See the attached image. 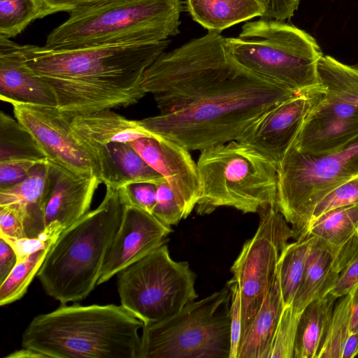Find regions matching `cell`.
<instances>
[{
  "instance_id": "1",
  "label": "cell",
  "mask_w": 358,
  "mask_h": 358,
  "mask_svg": "<svg viewBox=\"0 0 358 358\" xmlns=\"http://www.w3.org/2000/svg\"><path fill=\"white\" fill-rule=\"evenodd\" d=\"M170 43L113 44L66 50L20 45L28 66L52 88L58 110L75 116L138 103L145 71Z\"/></svg>"
},
{
  "instance_id": "2",
  "label": "cell",
  "mask_w": 358,
  "mask_h": 358,
  "mask_svg": "<svg viewBox=\"0 0 358 358\" xmlns=\"http://www.w3.org/2000/svg\"><path fill=\"white\" fill-rule=\"evenodd\" d=\"M296 93L243 67L206 96L176 111L139 120L189 151L237 141L256 120Z\"/></svg>"
},
{
  "instance_id": "3",
  "label": "cell",
  "mask_w": 358,
  "mask_h": 358,
  "mask_svg": "<svg viewBox=\"0 0 358 358\" xmlns=\"http://www.w3.org/2000/svg\"><path fill=\"white\" fill-rule=\"evenodd\" d=\"M143 327L121 305L62 304L34 317L21 344L45 358H141Z\"/></svg>"
},
{
  "instance_id": "4",
  "label": "cell",
  "mask_w": 358,
  "mask_h": 358,
  "mask_svg": "<svg viewBox=\"0 0 358 358\" xmlns=\"http://www.w3.org/2000/svg\"><path fill=\"white\" fill-rule=\"evenodd\" d=\"M106 187L99 206L59 235L37 273L45 292L62 304L85 299L98 285L123 210L117 189Z\"/></svg>"
},
{
  "instance_id": "5",
  "label": "cell",
  "mask_w": 358,
  "mask_h": 358,
  "mask_svg": "<svg viewBox=\"0 0 358 358\" xmlns=\"http://www.w3.org/2000/svg\"><path fill=\"white\" fill-rule=\"evenodd\" d=\"M181 10L180 0H110L70 12L44 47L66 50L166 40L179 33Z\"/></svg>"
},
{
  "instance_id": "6",
  "label": "cell",
  "mask_w": 358,
  "mask_h": 358,
  "mask_svg": "<svg viewBox=\"0 0 358 358\" xmlns=\"http://www.w3.org/2000/svg\"><path fill=\"white\" fill-rule=\"evenodd\" d=\"M243 67L229 51L225 38L208 31L162 52L145 71L141 86L152 95L160 114H167L206 96Z\"/></svg>"
},
{
  "instance_id": "7",
  "label": "cell",
  "mask_w": 358,
  "mask_h": 358,
  "mask_svg": "<svg viewBox=\"0 0 358 358\" xmlns=\"http://www.w3.org/2000/svg\"><path fill=\"white\" fill-rule=\"evenodd\" d=\"M225 41L241 65L295 93L322 85L317 70L321 48L294 25L262 18L245 23L238 37Z\"/></svg>"
},
{
  "instance_id": "8",
  "label": "cell",
  "mask_w": 358,
  "mask_h": 358,
  "mask_svg": "<svg viewBox=\"0 0 358 358\" xmlns=\"http://www.w3.org/2000/svg\"><path fill=\"white\" fill-rule=\"evenodd\" d=\"M200 152L196 164L201 190L197 213L209 214L222 206L257 213L263 206L276 201L275 162L237 141Z\"/></svg>"
},
{
  "instance_id": "9",
  "label": "cell",
  "mask_w": 358,
  "mask_h": 358,
  "mask_svg": "<svg viewBox=\"0 0 358 358\" xmlns=\"http://www.w3.org/2000/svg\"><path fill=\"white\" fill-rule=\"evenodd\" d=\"M231 292L219 291L143 326L141 358H229Z\"/></svg>"
},
{
  "instance_id": "10",
  "label": "cell",
  "mask_w": 358,
  "mask_h": 358,
  "mask_svg": "<svg viewBox=\"0 0 358 358\" xmlns=\"http://www.w3.org/2000/svg\"><path fill=\"white\" fill-rule=\"evenodd\" d=\"M277 204L294 239L307 235L313 213L333 189L358 176V137L330 154L310 155L290 145L278 164Z\"/></svg>"
},
{
  "instance_id": "11",
  "label": "cell",
  "mask_w": 358,
  "mask_h": 358,
  "mask_svg": "<svg viewBox=\"0 0 358 358\" xmlns=\"http://www.w3.org/2000/svg\"><path fill=\"white\" fill-rule=\"evenodd\" d=\"M120 305L143 326L166 319L195 301L196 275L176 262L165 244L117 274Z\"/></svg>"
},
{
  "instance_id": "12",
  "label": "cell",
  "mask_w": 358,
  "mask_h": 358,
  "mask_svg": "<svg viewBox=\"0 0 358 358\" xmlns=\"http://www.w3.org/2000/svg\"><path fill=\"white\" fill-rule=\"evenodd\" d=\"M257 213V231L245 242L231 268V278L238 282L241 292V340L275 280L282 253L294 238L276 201L263 206Z\"/></svg>"
},
{
  "instance_id": "13",
  "label": "cell",
  "mask_w": 358,
  "mask_h": 358,
  "mask_svg": "<svg viewBox=\"0 0 358 358\" xmlns=\"http://www.w3.org/2000/svg\"><path fill=\"white\" fill-rule=\"evenodd\" d=\"M11 105L15 119L31 134L50 162L79 176L99 177L94 159L73 132L71 119L57 107Z\"/></svg>"
},
{
  "instance_id": "14",
  "label": "cell",
  "mask_w": 358,
  "mask_h": 358,
  "mask_svg": "<svg viewBox=\"0 0 358 358\" xmlns=\"http://www.w3.org/2000/svg\"><path fill=\"white\" fill-rule=\"evenodd\" d=\"M324 96L322 85L296 93L266 110L237 141L250 146L278 164L307 116Z\"/></svg>"
},
{
  "instance_id": "15",
  "label": "cell",
  "mask_w": 358,
  "mask_h": 358,
  "mask_svg": "<svg viewBox=\"0 0 358 358\" xmlns=\"http://www.w3.org/2000/svg\"><path fill=\"white\" fill-rule=\"evenodd\" d=\"M171 231L170 226L152 214L123 205L122 219L108 250L98 285L165 244Z\"/></svg>"
},
{
  "instance_id": "16",
  "label": "cell",
  "mask_w": 358,
  "mask_h": 358,
  "mask_svg": "<svg viewBox=\"0 0 358 358\" xmlns=\"http://www.w3.org/2000/svg\"><path fill=\"white\" fill-rule=\"evenodd\" d=\"M129 143L152 169L164 178L186 218L196 207L201 190L197 164L189 151L158 134Z\"/></svg>"
},
{
  "instance_id": "17",
  "label": "cell",
  "mask_w": 358,
  "mask_h": 358,
  "mask_svg": "<svg viewBox=\"0 0 358 358\" xmlns=\"http://www.w3.org/2000/svg\"><path fill=\"white\" fill-rule=\"evenodd\" d=\"M358 137V106L327 98L304 120L292 143L300 152L322 155L334 152Z\"/></svg>"
},
{
  "instance_id": "18",
  "label": "cell",
  "mask_w": 358,
  "mask_h": 358,
  "mask_svg": "<svg viewBox=\"0 0 358 358\" xmlns=\"http://www.w3.org/2000/svg\"><path fill=\"white\" fill-rule=\"evenodd\" d=\"M51 187L44 208V230L38 236L56 241L90 208L94 194L102 183L96 176H77L50 162Z\"/></svg>"
},
{
  "instance_id": "19",
  "label": "cell",
  "mask_w": 358,
  "mask_h": 358,
  "mask_svg": "<svg viewBox=\"0 0 358 358\" xmlns=\"http://www.w3.org/2000/svg\"><path fill=\"white\" fill-rule=\"evenodd\" d=\"M0 99L57 107L51 86L27 64L20 45L0 36Z\"/></svg>"
},
{
  "instance_id": "20",
  "label": "cell",
  "mask_w": 358,
  "mask_h": 358,
  "mask_svg": "<svg viewBox=\"0 0 358 358\" xmlns=\"http://www.w3.org/2000/svg\"><path fill=\"white\" fill-rule=\"evenodd\" d=\"M106 187L118 189L131 182H147L155 185L165 180L152 169L129 143H110L89 150Z\"/></svg>"
},
{
  "instance_id": "21",
  "label": "cell",
  "mask_w": 358,
  "mask_h": 358,
  "mask_svg": "<svg viewBox=\"0 0 358 358\" xmlns=\"http://www.w3.org/2000/svg\"><path fill=\"white\" fill-rule=\"evenodd\" d=\"M355 236L340 248L329 246L317 238L292 303L296 312L301 313L309 303L328 294L338 276Z\"/></svg>"
},
{
  "instance_id": "22",
  "label": "cell",
  "mask_w": 358,
  "mask_h": 358,
  "mask_svg": "<svg viewBox=\"0 0 358 358\" xmlns=\"http://www.w3.org/2000/svg\"><path fill=\"white\" fill-rule=\"evenodd\" d=\"M50 162L36 164L22 182L0 189V206H9L22 215L28 237L44 230V208L50 187Z\"/></svg>"
},
{
  "instance_id": "23",
  "label": "cell",
  "mask_w": 358,
  "mask_h": 358,
  "mask_svg": "<svg viewBox=\"0 0 358 358\" xmlns=\"http://www.w3.org/2000/svg\"><path fill=\"white\" fill-rule=\"evenodd\" d=\"M71 126L88 150L110 143H130L155 136L139 120H129L110 109L75 116L71 119Z\"/></svg>"
},
{
  "instance_id": "24",
  "label": "cell",
  "mask_w": 358,
  "mask_h": 358,
  "mask_svg": "<svg viewBox=\"0 0 358 358\" xmlns=\"http://www.w3.org/2000/svg\"><path fill=\"white\" fill-rule=\"evenodd\" d=\"M283 308L278 267L272 286L240 341L238 358H270L273 337Z\"/></svg>"
},
{
  "instance_id": "25",
  "label": "cell",
  "mask_w": 358,
  "mask_h": 358,
  "mask_svg": "<svg viewBox=\"0 0 358 358\" xmlns=\"http://www.w3.org/2000/svg\"><path fill=\"white\" fill-rule=\"evenodd\" d=\"M186 6L195 22L218 33L262 16V9L256 0H186Z\"/></svg>"
},
{
  "instance_id": "26",
  "label": "cell",
  "mask_w": 358,
  "mask_h": 358,
  "mask_svg": "<svg viewBox=\"0 0 358 358\" xmlns=\"http://www.w3.org/2000/svg\"><path fill=\"white\" fill-rule=\"evenodd\" d=\"M336 300L327 294L313 301L302 311L296 336L294 358H317Z\"/></svg>"
},
{
  "instance_id": "27",
  "label": "cell",
  "mask_w": 358,
  "mask_h": 358,
  "mask_svg": "<svg viewBox=\"0 0 358 358\" xmlns=\"http://www.w3.org/2000/svg\"><path fill=\"white\" fill-rule=\"evenodd\" d=\"M352 290L338 299L317 358H352L358 355V334L351 331Z\"/></svg>"
},
{
  "instance_id": "28",
  "label": "cell",
  "mask_w": 358,
  "mask_h": 358,
  "mask_svg": "<svg viewBox=\"0 0 358 358\" xmlns=\"http://www.w3.org/2000/svg\"><path fill=\"white\" fill-rule=\"evenodd\" d=\"M358 203L331 210L308 227L307 234L315 236L322 243L340 248L357 234Z\"/></svg>"
},
{
  "instance_id": "29",
  "label": "cell",
  "mask_w": 358,
  "mask_h": 358,
  "mask_svg": "<svg viewBox=\"0 0 358 358\" xmlns=\"http://www.w3.org/2000/svg\"><path fill=\"white\" fill-rule=\"evenodd\" d=\"M289 243L278 263V273L284 306L293 303L305 266L317 238L308 234Z\"/></svg>"
},
{
  "instance_id": "30",
  "label": "cell",
  "mask_w": 358,
  "mask_h": 358,
  "mask_svg": "<svg viewBox=\"0 0 358 358\" xmlns=\"http://www.w3.org/2000/svg\"><path fill=\"white\" fill-rule=\"evenodd\" d=\"M317 70L327 98L358 106L357 69L329 55H322Z\"/></svg>"
},
{
  "instance_id": "31",
  "label": "cell",
  "mask_w": 358,
  "mask_h": 358,
  "mask_svg": "<svg viewBox=\"0 0 358 358\" xmlns=\"http://www.w3.org/2000/svg\"><path fill=\"white\" fill-rule=\"evenodd\" d=\"M31 160L48 162L31 134L15 119L0 113V162Z\"/></svg>"
},
{
  "instance_id": "32",
  "label": "cell",
  "mask_w": 358,
  "mask_h": 358,
  "mask_svg": "<svg viewBox=\"0 0 358 358\" xmlns=\"http://www.w3.org/2000/svg\"><path fill=\"white\" fill-rule=\"evenodd\" d=\"M50 247L36 251L17 262L0 283V306L10 304L24 296L34 278L37 275Z\"/></svg>"
},
{
  "instance_id": "33",
  "label": "cell",
  "mask_w": 358,
  "mask_h": 358,
  "mask_svg": "<svg viewBox=\"0 0 358 358\" xmlns=\"http://www.w3.org/2000/svg\"><path fill=\"white\" fill-rule=\"evenodd\" d=\"M45 16L39 0H0V36L15 37L32 21Z\"/></svg>"
},
{
  "instance_id": "34",
  "label": "cell",
  "mask_w": 358,
  "mask_h": 358,
  "mask_svg": "<svg viewBox=\"0 0 358 358\" xmlns=\"http://www.w3.org/2000/svg\"><path fill=\"white\" fill-rule=\"evenodd\" d=\"M301 315L293 309L292 304L284 306L273 337L270 358H294Z\"/></svg>"
},
{
  "instance_id": "35",
  "label": "cell",
  "mask_w": 358,
  "mask_h": 358,
  "mask_svg": "<svg viewBox=\"0 0 358 358\" xmlns=\"http://www.w3.org/2000/svg\"><path fill=\"white\" fill-rule=\"evenodd\" d=\"M152 215L170 227L185 219L176 195L166 180L156 185V202Z\"/></svg>"
},
{
  "instance_id": "36",
  "label": "cell",
  "mask_w": 358,
  "mask_h": 358,
  "mask_svg": "<svg viewBox=\"0 0 358 358\" xmlns=\"http://www.w3.org/2000/svg\"><path fill=\"white\" fill-rule=\"evenodd\" d=\"M357 285L358 235L357 234L341 266L338 276L327 294L338 299L349 294Z\"/></svg>"
},
{
  "instance_id": "37",
  "label": "cell",
  "mask_w": 358,
  "mask_h": 358,
  "mask_svg": "<svg viewBox=\"0 0 358 358\" xmlns=\"http://www.w3.org/2000/svg\"><path fill=\"white\" fill-rule=\"evenodd\" d=\"M355 203H358V176L341 184L327 194L316 206L310 224L331 210Z\"/></svg>"
},
{
  "instance_id": "38",
  "label": "cell",
  "mask_w": 358,
  "mask_h": 358,
  "mask_svg": "<svg viewBox=\"0 0 358 358\" xmlns=\"http://www.w3.org/2000/svg\"><path fill=\"white\" fill-rule=\"evenodd\" d=\"M122 205H130L152 214L156 202V185L147 182L127 184L117 189Z\"/></svg>"
},
{
  "instance_id": "39",
  "label": "cell",
  "mask_w": 358,
  "mask_h": 358,
  "mask_svg": "<svg viewBox=\"0 0 358 358\" xmlns=\"http://www.w3.org/2000/svg\"><path fill=\"white\" fill-rule=\"evenodd\" d=\"M231 292L230 299V338L231 349L229 358H238L241 336V300L238 282L230 279L227 283Z\"/></svg>"
},
{
  "instance_id": "40",
  "label": "cell",
  "mask_w": 358,
  "mask_h": 358,
  "mask_svg": "<svg viewBox=\"0 0 358 358\" xmlns=\"http://www.w3.org/2000/svg\"><path fill=\"white\" fill-rule=\"evenodd\" d=\"M38 163L40 162L31 160L0 162V189L10 187L22 182Z\"/></svg>"
},
{
  "instance_id": "41",
  "label": "cell",
  "mask_w": 358,
  "mask_h": 358,
  "mask_svg": "<svg viewBox=\"0 0 358 358\" xmlns=\"http://www.w3.org/2000/svg\"><path fill=\"white\" fill-rule=\"evenodd\" d=\"M27 236L20 213L12 206H0V237L13 241Z\"/></svg>"
},
{
  "instance_id": "42",
  "label": "cell",
  "mask_w": 358,
  "mask_h": 358,
  "mask_svg": "<svg viewBox=\"0 0 358 358\" xmlns=\"http://www.w3.org/2000/svg\"><path fill=\"white\" fill-rule=\"evenodd\" d=\"M262 9V18L284 21L298 9L299 0H256Z\"/></svg>"
},
{
  "instance_id": "43",
  "label": "cell",
  "mask_w": 358,
  "mask_h": 358,
  "mask_svg": "<svg viewBox=\"0 0 358 358\" xmlns=\"http://www.w3.org/2000/svg\"><path fill=\"white\" fill-rule=\"evenodd\" d=\"M46 12L47 15L58 13L68 12L91 7L108 2L110 0H39Z\"/></svg>"
},
{
  "instance_id": "44",
  "label": "cell",
  "mask_w": 358,
  "mask_h": 358,
  "mask_svg": "<svg viewBox=\"0 0 358 358\" xmlns=\"http://www.w3.org/2000/svg\"><path fill=\"white\" fill-rule=\"evenodd\" d=\"M13 248L17 262L36 251L50 247L55 241H44L40 237H24L13 241H6Z\"/></svg>"
},
{
  "instance_id": "45",
  "label": "cell",
  "mask_w": 358,
  "mask_h": 358,
  "mask_svg": "<svg viewBox=\"0 0 358 358\" xmlns=\"http://www.w3.org/2000/svg\"><path fill=\"white\" fill-rule=\"evenodd\" d=\"M17 262L15 252L5 239L0 237V283L8 275Z\"/></svg>"
},
{
  "instance_id": "46",
  "label": "cell",
  "mask_w": 358,
  "mask_h": 358,
  "mask_svg": "<svg viewBox=\"0 0 358 358\" xmlns=\"http://www.w3.org/2000/svg\"><path fill=\"white\" fill-rule=\"evenodd\" d=\"M352 292L351 331L352 334H358V285L352 289Z\"/></svg>"
},
{
  "instance_id": "47",
  "label": "cell",
  "mask_w": 358,
  "mask_h": 358,
  "mask_svg": "<svg viewBox=\"0 0 358 358\" xmlns=\"http://www.w3.org/2000/svg\"><path fill=\"white\" fill-rule=\"evenodd\" d=\"M6 358H45L42 354L29 348L22 347L21 349L10 353Z\"/></svg>"
},
{
  "instance_id": "48",
  "label": "cell",
  "mask_w": 358,
  "mask_h": 358,
  "mask_svg": "<svg viewBox=\"0 0 358 358\" xmlns=\"http://www.w3.org/2000/svg\"><path fill=\"white\" fill-rule=\"evenodd\" d=\"M355 69H357L358 70V61L356 64H355L354 65H352Z\"/></svg>"
},
{
  "instance_id": "49",
  "label": "cell",
  "mask_w": 358,
  "mask_h": 358,
  "mask_svg": "<svg viewBox=\"0 0 358 358\" xmlns=\"http://www.w3.org/2000/svg\"><path fill=\"white\" fill-rule=\"evenodd\" d=\"M357 235H358V229H357Z\"/></svg>"
}]
</instances>
